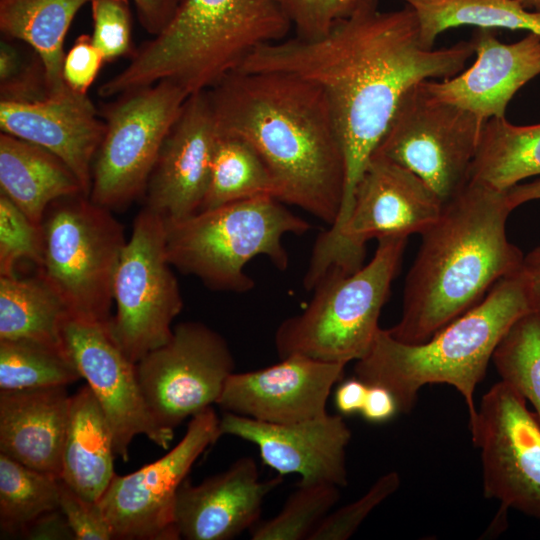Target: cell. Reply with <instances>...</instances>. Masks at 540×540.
Here are the masks:
<instances>
[{"instance_id":"obj_1","label":"cell","mask_w":540,"mask_h":540,"mask_svg":"<svg viewBox=\"0 0 540 540\" xmlns=\"http://www.w3.org/2000/svg\"><path fill=\"white\" fill-rule=\"evenodd\" d=\"M474 54L469 41L427 49L416 17L404 6L380 10L358 0L354 10L315 39L297 36L257 48L243 72H280L312 82L325 94L340 136L346 169L343 202L329 233L346 222L356 185L403 95L414 85L460 73Z\"/></svg>"},{"instance_id":"obj_2","label":"cell","mask_w":540,"mask_h":540,"mask_svg":"<svg viewBox=\"0 0 540 540\" xmlns=\"http://www.w3.org/2000/svg\"><path fill=\"white\" fill-rule=\"evenodd\" d=\"M207 94L219 131L244 138L263 159L274 198L332 226L343 202L346 169L320 87L286 73L235 70Z\"/></svg>"},{"instance_id":"obj_3","label":"cell","mask_w":540,"mask_h":540,"mask_svg":"<svg viewBox=\"0 0 540 540\" xmlns=\"http://www.w3.org/2000/svg\"><path fill=\"white\" fill-rule=\"evenodd\" d=\"M512 211L506 191L472 180L443 203L438 218L420 234L400 320L387 329L395 339L427 341L520 270L524 255L506 234Z\"/></svg>"},{"instance_id":"obj_4","label":"cell","mask_w":540,"mask_h":540,"mask_svg":"<svg viewBox=\"0 0 540 540\" xmlns=\"http://www.w3.org/2000/svg\"><path fill=\"white\" fill-rule=\"evenodd\" d=\"M529 312L518 271L499 280L479 303L425 342L404 343L380 328L369 351L356 361L355 376L389 389L400 413L412 411L423 386L450 385L463 397L470 425L477 416L475 389L485 377L496 347Z\"/></svg>"},{"instance_id":"obj_5","label":"cell","mask_w":540,"mask_h":540,"mask_svg":"<svg viewBox=\"0 0 540 540\" xmlns=\"http://www.w3.org/2000/svg\"><path fill=\"white\" fill-rule=\"evenodd\" d=\"M282 0H178L165 28L113 76L127 92L168 80L189 95L207 91L257 48L287 38Z\"/></svg>"},{"instance_id":"obj_6","label":"cell","mask_w":540,"mask_h":540,"mask_svg":"<svg viewBox=\"0 0 540 540\" xmlns=\"http://www.w3.org/2000/svg\"><path fill=\"white\" fill-rule=\"evenodd\" d=\"M165 223L169 263L211 289L235 293L254 287L244 268L257 256L267 257L285 271L289 256L283 237L311 228L271 196L231 202Z\"/></svg>"},{"instance_id":"obj_7","label":"cell","mask_w":540,"mask_h":540,"mask_svg":"<svg viewBox=\"0 0 540 540\" xmlns=\"http://www.w3.org/2000/svg\"><path fill=\"white\" fill-rule=\"evenodd\" d=\"M406 237L378 240L373 258L358 270L327 273L315 286L310 303L277 328L278 356L303 355L348 364L371 348L381 310L400 268Z\"/></svg>"},{"instance_id":"obj_8","label":"cell","mask_w":540,"mask_h":540,"mask_svg":"<svg viewBox=\"0 0 540 540\" xmlns=\"http://www.w3.org/2000/svg\"><path fill=\"white\" fill-rule=\"evenodd\" d=\"M40 277L61 298L69 317L109 323L113 283L127 242L112 210L84 194L59 198L45 211Z\"/></svg>"},{"instance_id":"obj_9","label":"cell","mask_w":540,"mask_h":540,"mask_svg":"<svg viewBox=\"0 0 540 540\" xmlns=\"http://www.w3.org/2000/svg\"><path fill=\"white\" fill-rule=\"evenodd\" d=\"M443 202L416 174L372 155L353 195L349 216L330 239L317 238L303 286L311 291L329 272L352 273L363 266L372 238L406 237L424 232L441 213Z\"/></svg>"},{"instance_id":"obj_10","label":"cell","mask_w":540,"mask_h":540,"mask_svg":"<svg viewBox=\"0 0 540 540\" xmlns=\"http://www.w3.org/2000/svg\"><path fill=\"white\" fill-rule=\"evenodd\" d=\"M189 96L163 80L121 94L104 107L105 132L89 194L94 203L113 211L144 195L164 140Z\"/></svg>"},{"instance_id":"obj_11","label":"cell","mask_w":540,"mask_h":540,"mask_svg":"<svg viewBox=\"0 0 540 540\" xmlns=\"http://www.w3.org/2000/svg\"><path fill=\"white\" fill-rule=\"evenodd\" d=\"M171 266L165 220L144 207L119 259L113 283L116 313L109 322L113 339L134 363L170 340L172 322L182 311Z\"/></svg>"},{"instance_id":"obj_12","label":"cell","mask_w":540,"mask_h":540,"mask_svg":"<svg viewBox=\"0 0 540 540\" xmlns=\"http://www.w3.org/2000/svg\"><path fill=\"white\" fill-rule=\"evenodd\" d=\"M423 82L403 95L373 155L410 170L445 203L469 179L486 120L437 100Z\"/></svg>"},{"instance_id":"obj_13","label":"cell","mask_w":540,"mask_h":540,"mask_svg":"<svg viewBox=\"0 0 540 540\" xmlns=\"http://www.w3.org/2000/svg\"><path fill=\"white\" fill-rule=\"evenodd\" d=\"M234 358L227 341L201 322H183L170 340L136 363L145 402L155 421L173 430L217 404Z\"/></svg>"},{"instance_id":"obj_14","label":"cell","mask_w":540,"mask_h":540,"mask_svg":"<svg viewBox=\"0 0 540 540\" xmlns=\"http://www.w3.org/2000/svg\"><path fill=\"white\" fill-rule=\"evenodd\" d=\"M469 429L485 497L498 500L501 513L513 508L540 520V421L525 397L500 380L483 395Z\"/></svg>"},{"instance_id":"obj_15","label":"cell","mask_w":540,"mask_h":540,"mask_svg":"<svg viewBox=\"0 0 540 540\" xmlns=\"http://www.w3.org/2000/svg\"><path fill=\"white\" fill-rule=\"evenodd\" d=\"M219 437L212 407L190 418L182 439L160 459L112 478L98 504L115 540H177L178 490L192 466Z\"/></svg>"},{"instance_id":"obj_16","label":"cell","mask_w":540,"mask_h":540,"mask_svg":"<svg viewBox=\"0 0 540 540\" xmlns=\"http://www.w3.org/2000/svg\"><path fill=\"white\" fill-rule=\"evenodd\" d=\"M65 350L99 402L113 435L116 456L129 459V446L144 435L167 449L174 431L153 418L132 362L113 339L109 323L68 317L63 326Z\"/></svg>"},{"instance_id":"obj_17","label":"cell","mask_w":540,"mask_h":540,"mask_svg":"<svg viewBox=\"0 0 540 540\" xmlns=\"http://www.w3.org/2000/svg\"><path fill=\"white\" fill-rule=\"evenodd\" d=\"M346 365L291 355L265 368L233 372L217 405L223 412L273 424L320 417L328 413V398Z\"/></svg>"},{"instance_id":"obj_18","label":"cell","mask_w":540,"mask_h":540,"mask_svg":"<svg viewBox=\"0 0 540 540\" xmlns=\"http://www.w3.org/2000/svg\"><path fill=\"white\" fill-rule=\"evenodd\" d=\"M218 136L207 91L191 94L161 147L145 189L144 207L165 221L199 211Z\"/></svg>"},{"instance_id":"obj_19","label":"cell","mask_w":540,"mask_h":540,"mask_svg":"<svg viewBox=\"0 0 540 540\" xmlns=\"http://www.w3.org/2000/svg\"><path fill=\"white\" fill-rule=\"evenodd\" d=\"M219 432L256 445L262 461L282 476L297 474L300 483L340 488L348 483L346 449L352 434L341 414L273 424L223 412Z\"/></svg>"},{"instance_id":"obj_20","label":"cell","mask_w":540,"mask_h":540,"mask_svg":"<svg viewBox=\"0 0 540 540\" xmlns=\"http://www.w3.org/2000/svg\"><path fill=\"white\" fill-rule=\"evenodd\" d=\"M470 40L474 63L450 78L426 80L424 87L437 100L486 121L505 117L516 92L540 74V35L528 32L517 42L504 43L494 29L476 28Z\"/></svg>"},{"instance_id":"obj_21","label":"cell","mask_w":540,"mask_h":540,"mask_svg":"<svg viewBox=\"0 0 540 540\" xmlns=\"http://www.w3.org/2000/svg\"><path fill=\"white\" fill-rule=\"evenodd\" d=\"M281 482L280 474L261 481L255 460L245 456L197 485L186 478L174 510L180 539L230 540L250 531L260 521L266 496Z\"/></svg>"},{"instance_id":"obj_22","label":"cell","mask_w":540,"mask_h":540,"mask_svg":"<svg viewBox=\"0 0 540 540\" xmlns=\"http://www.w3.org/2000/svg\"><path fill=\"white\" fill-rule=\"evenodd\" d=\"M1 131L38 145L61 159L89 197L92 167L105 124L87 94L70 88L45 100L0 102Z\"/></svg>"},{"instance_id":"obj_23","label":"cell","mask_w":540,"mask_h":540,"mask_svg":"<svg viewBox=\"0 0 540 540\" xmlns=\"http://www.w3.org/2000/svg\"><path fill=\"white\" fill-rule=\"evenodd\" d=\"M70 397L66 386L0 390V453L60 478Z\"/></svg>"},{"instance_id":"obj_24","label":"cell","mask_w":540,"mask_h":540,"mask_svg":"<svg viewBox=\"0 0 540 540\" xmlns=\"http://www.w3.org/2000/svg\"><path fill=\"white\" fill-rule=\"evenodd\" d=\"M115 456L109 423L86 384L70 397L60 479L85 500L98 502L116 474Z\"/></svg>"},{"instance_id":"obj_25","label":"cell","mask_w":540,"mask_h":540,"mask_svg":"<svg viewBox=\"0 0 540 540\" xmlns=\"http://www.w3.org/2000/svg\"><path fill=\"white\" fill-rule=\"evenodd\" d=\"M0 187L1 194L39 226L52 202L84 194L80 182L61 159L4 132L0 134Z\"/></svg>"},{"instance_id":"obj_26","label":"cell","mask_w":540,"mask_h":540,"mask_svg":"<svg viewBox=\"0 0 540 540\" xmlns=\"http://www.w3.org/2000/svg\"><path fill=\"white\" fill-rule=\"evenodd\" d=\"M92 0H0L4 37L30 46L42 59L49 97L65 93L64 39L80 8Z\"/></svg>"},{"instance_id":"obj_27","label":"cell","mask_w":540,"mask_h":540,"mask_svg":"<svg viewBox=\"0 0 540 540\" xmlns=\"http://www.w3.org/2000/svg\"><path fill=\"white\" fill-rule=\"evenodd\" d=\"M66 306L37 274L0 276V340L24 339L64 349Z\"/></svg>"},{"instance_id":"obj_28","label":"cell","mask_w":540,"mask_h":540,"mask_svg":"<svg viewBox=\"0 0 540 540\" xmlns=\"http://www.w3.org/2000/svg\"><path fill=\"white\" fill-rule=\"evenodd\" d=\"M540 175V124L517 126L505 117L484 124L469 179L506 191Z\"/></svg>"},{"instance_id":"obj_29","label":"cell","mask_w":540,"mask_h":540,"mask_svg":"<svg viewBox=\"0 0 540 540\" xmlns=\"http://www.w3.org/2000/svg\"><path fill=\"white\" fill-rule=\"evenodd\" d=\"M414 12L422 45L432 49L437 37L460 26L526 30L540 35V12L519 0H401Z\"/></svg>"},{"instance_id":"obj_30","label":"cell","mask_w":540,"mask_h":540,"mask_svg":"<svg viewBox=\"0 0 540 540\" xmlns=\"http://www.w3.org/2000/svg\"><path fill=\"white\" fill-rule=\"evenodd\" d=\"M258 196L274 197V183L266 164L247 140L219 131L200 210Z\"/></svg>"},{"instance_id":"obj_31","label":"cell","mask_w":540,"mask_h":540,"mask_svg":"<svg viewBox=\"0 0 540 540\" xmlns=\"http://www.w3.org/2000/svg\"><path fill=\"white\" fill-rule=\"evenodd\" d=\"M59 480L0 453V527L9 535L59 508Z\"/></svg>"},{"instance_id":"obj_32","label":"cell","mask_w":540,"mask_h":540,"mask_svg":"<svg viewBox=\"0 0 540 540\" xmlns=\"http://www.w3.org/2000/svg\"><path fill=\"white\" fill-rule=\"evenodd\" d=\"M80 378L64 349L32 340H0V390L67 387Z\"/></svg>"},{"instance_id":"obj_33","label":"cell","mask_w":540,"mask_h":540,"mask_svg":"<svg viewBox=\"0 0 540 540\" xmlns=\"http://www.w3.org/2000/svg\"><path fill=\"white\" fill-rule=\"evenodd\" d=\"M492 362L501 380L517 389L540 421V315L519 318L496 347Z\"/></svg>"},{"instance_id":"obj_34","label":"cell","mask_w":540,"mask_h":540,"mask_svg":"<svg viewBox=\"0 0 540 540\" xmlns=\"http://www.w3.org/2000/svg\"><path fill=\"white\" fill-rule=\"evenodd\" d=\"M338 486L330 483H300L279 513L259 521L251 530L252 540H309L340 498Z\"/></svg>"},{"instance_id":"obj_35","label":"cell","mask_w":540,"mask_h":540,"mask_svg":"<svg viewBox=\"0 0 540 540\" xmlns=\"http://www.w3.org/2000/svg\"><path fill=\"white\" fill-rule=\"evenodd\" d=\"M4 37L0 43L1 101L30 103L49 97L47 74L40 56Z\"/></svg>"},{"instance_id":"obj_36","label":"cell","mask_w":540,"mask_h":540,"mask_svg":"<svg viewBox=\"0 0 540 540\" xmlns=\"http://www.w3.org/2000/svg\"><path fill=\"white\" fill-rule=\"evenodd\" d=\"M41 226L34 224L8 197L0 194V276L15 274L21 260L40 266Z\"/></svg>"},{"instance_id":"obj_37","label":"cell","mask_w":540,"mask_h":540,"mask_svg":"<svg viewBox=\"0 0 540 540\" xmlns=\"http://www.w3.org/2000/svg\"><path fill=\"white\" fill-rule=\"evenodd\" d=\"M400 482V476L395 471L380 476L360 498L331 511L314 530L309 540L350 538L373 509L398 490Z\"/></svg>"},{"instance_id":"obj_38","label":"cell","mask_w":540,"mask_h":540,"mask_svg":"<svg viewBox=\"0 0 540 540\" xmlns=\"http://www.w3.org/2000/svg\"><path fill=\"white\" fill-rule=\"evenodd\" d=\"M92 41L105 61L125 55L131 43L128 0H92Z\"/></svg>"},{"instance_id":"obj_39","label":"cell","mask_w":540,"mask_h":540,"mask_svg":"<svg viewBox=\"0 0 540 540\" xmlns=\"http://www.w3.org/2000/svg\"><path fill=\"white\" fill-rule=\"evenodd\" d=\"M296 35L315 39L326 34L338 20L348 16L358 0H282Z\"/></svg>"},{"instance_id":"obj_40","label":"cell","mask_w":540,"mask_h":540,"mask_svg":"<svg viewBox=\"0 0 540 540\" xmlns=\"http://www.w3.org/2000/svg\"><path fill=\"white\" fill-rule=\"evenodd\" d=\"M59 509L65 515L75 540H113L111 529L98 502L85 500L61 479Z\"/></svg>"},{"instance_id":"obj_41","label":"cell","mask_w":540,"mask_h":540,"mask_svg":"<svg viewBox=\"0 0 540 540\" xmlns=\"http://www.w3.org/2000/svg\"><path fill=\"white\" fill-rule=\"evenodd\" d=\"M104 61L92 37L86 34L80 35L64 58L65 83L74 92L86 94Z\"/></svg>"},{"instance_id":"obj_42","label":"cell","mask_w":540,"mask_h":540,"mask_svg":"<svg viewBox=\"0 0 540 540\" xmlns=\"http://www.w3.org/2000/svg\"><path fill=\"white\" fill-rule=\"evenodd\" d=\"M20 535L29 540H75V535L59 508L38 516L25 526Z\"/></svg>"},{"instance_id":"obj_43","label":"cell","mask_w":540,"mask_h":540,"mask_svg":"<svg viewBox=\"0 0 540 540\" xmlns=\"http://www.w3.org/2000/svg\"><path fill=\"white\" fill-rule=\"evenodd\" d=\"M399 413L396 398L382 385L368 384L364 405L360 411L362 417L374 424L385 423Z\"/></svg>"},{"instance_id":"obj_44","label":"cell","mask_w":540,"mask_h":540,"mask_svg":"<svg viewBox=\"0 0 540 540\" xmlns=\"http://www.w3.org/2000/svg\"><path fill=\"white\" fill-rule=\"evenodd\" d=\"M178 0H133L139 21L152 35H158L174 14Z\"/></svg>"},{"instance_id":"obj_45","label":"cell","mask_w":540,"mask_h":540,"mask_svg":"<svg viewBox=\"0 0 540 540\" xmlns=\"http://www.w3.org/2000/svg\"><path fill=\"white\" fill-rule=\"evenodd\" d=\"M368 384L358 377L341 380L334 391V404L342 416L360 413L366 398Z\"/></svg>"},{"instance_id":"obj_46","label":"cell","mask_w":540,"mask_h":540,"mask_svg":"<svg viewBox=\"0 0 540 540\" xmlns=\"http://www.w3.org/2000/svg\"><path fill=\"white\" fill-rule=\"evenodd\" d=\"M519 275L532 312L540 315V246L524 255Z\"/></svg>"},{"instance_id":"obj_47","label":"cell","mask_w":540,"mask_h":540,"mask_svg":"<svg viewBox=\"0 0 540 540\" xmlns=\"http://www.w3.org/2000/svg\"><path fill=\"white\" fill-rule=\"evenodd\" d=\"M507 200L511 208L540 199V179L532 182L519 183L512 188L506 190Z\"/></svg>"},{"instance_id":"obj_48","label":"cell","mask_w":540,"mask_h":540,"mask_svg":"<svg viewBox=\"0 0 540 540\" xmlns=\"http://www.w3.org/2000/svg\"><path fill=\"white\" fill-rule=\"evenodd\" d=\"M519 2L528 10L540 12V0H519Z\"/></svg>"}]
</instances>
